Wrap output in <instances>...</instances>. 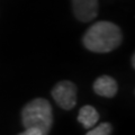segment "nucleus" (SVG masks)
Returning a JSON list of instances; mask_svg holds the SVG:
<instances>
[{"instance_id":"1","label":"nucleus","mask_w":135,"mask_h":135,"mask_svg":"<svg viewBox=\"0 0 135 135\" xmlns=\"http://www.w3.org/2000/svg\"><path fill=\"white\" fill-rule=\"evenodd\" d=\"M123 34L116 24L110 22H97L83 35L82 43L87 50L95 53H108L122 44Z\"/></svg>"},{"instance_id":"3","label":"nucleus","mask_w":135,"mask_h":135,"mask_svg":"<svg viewBox=\"0 0 135 135\" xmlns=\"http://www.w3.org/2000/svg\"><path fill=\"white\" fill-rule=\"evenodd\" d=\"M52 97L62 109L71 110L77 104V86L68 80L57 82L52 89Z\"/></svg>"},{"instance_id":"7","label":"nucleus","mask_w":135,"mask_h":135,"mask_svg":"<svg viewBox=\"0 0 135 135\" xmlns=\"http://www.w3.org/2000/svg\"><path fill=\"white\" fill-rule=\"evenodd\" d=\"M113 132V126L110 123H101L98 126L88 131L86 135H110Z\"/></svg>"},{"instance_id":"8","label":"nucleus","mask_w":135,"mask_h":135,"mask_svg":"<svg viewBox=\"0 0 135 135\" xmlns=\"http://www.w3.org/2000/svg\"><path fill=\"white\" fill-rule=\"evenodd\" d=\"M18 135H43V133L37 127H29V128H25L24 132L19 133Z\"/></svg>"},{"instance_id":"5","label":"nucleus","mask_w":135,"mask_h":135,"mask_svg":"<svg viewBox=\"0 0 135 135\" xmlns=\"http://www.w3.org/2000/svg\"><path fill=\"white\" fill-rule=\"evenodd\" d=\"M94 91L101 97L113 98L118 91L116 80L109 75H101L94 82Z\"/></svg>"},{"instance_id":"4","label":"nucleus","mask_w":135,"mask_h":135,"mask_svg":"<svg viewBox=\"0 0 135 135\" xmlns=\"http://www.w3.org/2000/svg\"><path fill=\"white\" fill-rule=\"evenodd\" d=\"M74 16L80 22L87 23L98 15V0H72Z\"/></svg>"},{"instance_id":"6","label":"nucleus","mask_w":135,"mask_h":135,"mask_svg":"<svg viewBox=\"0 0 135 135\" xmlns=\"http://www.w3.org/2000/svg\"><path fill=\"white\" fill-rule=\"evenodd\" d=\"M98 120L99 114L97 112V109L90 106V105H86L79 110L78 122L80 124H82V126L86 129H90L91 127H94Z\"/></svg>"},{"instance_id":"2","label":"nucleus","mask_w":135,"mask_h":135,"mask_svg":"<svg viewBox=\"0 0 135 135\" xmlns=\"http://www.w3.org/2000/svg\"><path fill=\"white\" fill-rule=\"evenodd\" d=\"M22 122L25 128L37 127L43 135H49L53 124L52 106L49 100L36 98L26 104L22 110Z\"/></svg>"},{"instance_id":"9","label":"nucleus","mask_w":135,"mask_h":135,"mask_svg":"<svg viewBox=\"0 0 135 135\" xmlns=\"http://www.w3.org/2000/svg\"><path fill=\"white\" fill-rule=\"evenodd\" d=\"M134 59H135V55L132 56V65H133V68H135V60Z\"/></svg>"}]
</instances>
